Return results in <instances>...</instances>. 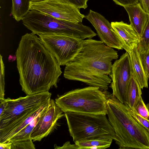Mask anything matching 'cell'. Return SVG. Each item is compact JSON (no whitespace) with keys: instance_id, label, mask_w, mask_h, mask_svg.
I'll use <instances>...</instances> for the list:
<instances>
[{"instance_id":"cell-13","label":"cell","mask_w":149,"mask_h":149,"mask_svg":"<svg viewBox=\"0 0 149 149\" xmlns=\"http://www.w3.org/2000/svg\"><path fill=\"white\" fill-rule=\"evenodd\" d=\"M111 24L119 39L123 49L129 53L137 47L139 39V36L130 24L120 22H112Z\"/></svg>"},{"instance_id":"cell-8","label":"cell","mask_w":149,"mask_h":149,"mask_svg":"<svg viewBox=\"0 0 149 149\" xmlns=\"http://www.w3.org/2000/svg\"><path fill=\"white\" fill-rule=\"evenodd\" d=\"M45 47L54 56L60 66L65 65L81 50L83 40L60 34H39Z\"/></svg>"},{"instance_id":"cell-23","label":"cell","mask_w":149,"mask_h":149,"mask_svg":"<svg viewBox=\"0 0 149 149\" xmlns=\"http://www.w3.org/2000/svg\"><path fill=\"white\" fill-rule=\"evenodd\" d=\"M135 110L141 116L149 120V111L141 97L136 106Z\"/></svg>"},{"instance_id":"cell-1","label":"cell","mask_w":149,"mask_h":149,"mask_svg":"<svg viewBox=\"0 0 149 149\" xmlns=\"http://www.w3.org/2000/svg\"><path fill=\"white\" fill-rule=\"evenodd\" d=\"M15 55L19 83L27 95L57 87L62 73L60 65L36 34L27 33L22 36Z\"/></svg>"},{"instance_id":"cell-17","label":"cell","mask_w":149,"mask_h":149,"mask_svg":"<svg viewBox=\"0 0 149 149\" xmlns=\"http://www.w3.org/2000/svg\"><path fill=\"white\" fill-rule=\"evenodd\" d=\"M112 139L94 138L83 139L74 141L78 149H106L110 146Z\"/></svg>"},{"instance_id":"cell-28","label":"cell","mask_w":149,"mask_h":149,"mask_svg":"<svg viewBox=\"0 0 149 149\" xmlns=\"http://www.w3.org/2000/svg\"><path fill=\"white\" fill-rule=\"evenodd\" d=\"M117 4L124 7L133 5L139 2V0H113Z\"/></svg>"},{"instance_id":"cell-26","label":"cell","mask_w":149,"mask_h":149,"mask_svg":"<svg viewBox=\"0 0 149 149\" xmlns=\"http://www.w3.org/2000/svg\"><path fill=\"white\" fill-rule=\"evenodd\" d=\"M130 110L132 115L149 132V120L141 116L136 112L135 110H133L130 109Z\"/></svg>"},{"instance_id":"cell-9","label":"cell","mask_w":149,"mask_h":149,"mask_svg":"<svg viewBox=\"0 0 149 149\" xmlns=\"http://www.w3.org/2000/svg\"><path fill=\"white\" fill-rule=\"evenodd\" d=\"M30 10H35L58 19L81 23L85 15L68 0H45L31 2Z\"/></svg>"},{"instance_id":"cell-16","label":"cell","mask_w":149,"mask_h":149,"mask_svg":"<svg viewBox=\"0 0 149 149\" xmlns=\"http://www.w3.org/2000/svg\"><path fill=\"white\" fill-rule=\"evenodd\" d=\"M141 89L133 73L128 86L126 96V104L131 110H135L136 105L142 97Z\"/></svg>"},{"instance_id":"cell-30","label":"cell","mask_w":149,"mask_h":149,"mask_svg":"<svg viewBox=\"0 0 149 149\" xmlns=\"http://www.w3.org/2000/svg\"><path fill=\"white\" fill-rule=\"evenodd\" d=\"M139 2L143 10L149 13V0H139Z\"/></svg>"},{"instance_id":"cell-10","label":"cell","mask_w":149,"mask_h":149,"mask_svg":"<svg viewBox=\"0 0 149 149\" xmlns=\"http://www.w3.org/2000/svg\"><path fill=\"white\" fill-rule=\"evenodd\" d=\"M133 73L130 55L127 52L112 64L109 75L112 80L110 86L112 94L125 104L127 88Z\"/></svg>"},{"instance_id":"cell-22","label":"cell","mask_w":149,"mask_h":149,"mask_svg":"<svg viewBox=\"0 0 149 149\" xmlns=\"http://www.w3.org/2000/svg\"><path fill=\"white\" fill-rule=\"evenodd\" d=\"M31 139L12 142L11 149H35L36 148Z\"/></svg>"},{"instance_id":"cell-25","label":"cell","mask_w":149,"mask_h":149,"mask_svg":"<svg viewBox=\"0 0 149 149\" xmlns=\"http://www.w3.org/2000/svg\"><path fill=\"white\" fill-rule=\"evenodd\" d=\"M141 63L145 73L149 79V49L139 53Z\"/></svg>"},{"instance_id":"cell-18","label":"cell","mask_w":149,"mask_h":149,"mask_svg":"<svg viewBox=\"0 0 149 149\" xmlns=\"http://www.w3.org/2000/svg\"><path fill=\"white\" fill-rule=\"evenodd\" d=\"M49 101H50L34 111L15 129L2 138L0 139V143H4L8 141L11 138L27 125L47 108L49 104Z\"/></svg>"},{"instance_id":"cell-33","label":"cell","mask_w":149,"mask_h":149,"mask_svg":"<svg viewBox=\"0 0 149 149\" xmlns=\"http://www.w3.org/2000/svg\"><path fill=\"white\" fill-rule=\"evenodd\" d=\"M31 2H38L43 1L45 0H30Z\"/></svg>"},{"instance_id":"cell-15","label":"cell","mask_w":149,"mask_h":149,"mask_svg":"<svg viewBox=\"0 0 149 149\" xmlns=\"http://www.w3.org/2000/svg\"><path fill=\"white\" fill-rule=\"evenodd\" d=\"M133 70V74L141 89L148 88V78L143 70L137 47L128 53Z\"/></svg>"},{"instance_id":"cell-12","label":"cell","mask_w":149,"mask_h":149,"mask_svg":"<svg viewBox=\"0 0 149 149\" xmlns=\"http://www.w3.org/2000/svg\"><path fill=\"white\" fill-rule=\"evenodd\" d=\"M84 18L95 29L101 40L107 46L118 49H123L122 45L112 28L111 23L100 14L90 10Z\"/></svg>"},{"instance_id":"cell-27","label":"cell","mask_w":149,"mask_h":149,"mask_svg":"<svg viewBox=\"0 0 149 149\" xmlns=\"http://www.w3.org/2000/svg\"><path fill=\"white\" fill-rule=\"evenodd\" d=\"M73 5L80 9L86 8L87 7V2L88 0H68Z\"/></svg>"},{"instance_id":"cell-14","label":"cell","mask_w":149,"mask_h":149,"mask_svg":"<svg viewBox=\"0 0 149 149\" xmlns=\"http://www.w3.org/2000/svg\"><path fill=\"white\" fill-rule=\"evenodd\" d=\"M123 7L129 16L130 25L139 39L149 19V13L143 10L139 2Z\"/></svg>"},{"instance_id":"cell-2","label":"cell","mask_w":149,"mask_h":149,"mask_svg":"<svg viewBox=\"0 0 149 149\" xmlns=\"http://www.w3.org/2000/svg\"><path fill=\"white\" fill-rule=\"evenodd\" d=\"M118 57L117 51L101 40H83L81 51L65 65L64 77L107 91L112 81V61Z\"/></svg>"},{"instance_id":"cell-6","label":"cell","mask_w":149,"mask_h":149,"mask_svg":"<svg viewBox=\"0 0 149 149\" xmlns=\"http://www.w3.org/2000/svg\"><path fill=\"white\" fill-rule=\"evenodd\" d=\"M64 113L74 141L94 138L115 139L114 130L106 115L72 112Z\"/></svg>"},{"instance_id":"cell-21","label":"cell","mask_w":149,"mask_h":149,"mask_svg":"<svg viewBox=\"0 0 149 149\" xmlns=\"http://www.w3.org/2000/svg\"><path fill=\"white\" fill-rule=\"evenodd\" d=\"M137 47L139 53L149 49V19L139 38Z\"/></svg>"},{"instance_id":"cell-11","label":"cell","mask_w":149,"mask_h":149,"mask_svg":"<svg viewBox=\"0 0 149 149\" xmlns=\"http://www.w3.org/2000/svg\"><path fill=\"white\" fill-rule=\"evenodd\" d=\"M63 113L55 101L51 99L48 107L33 129L31 139L33 141H40L47 136L54 130L58 120L64 116Z\"/></svg>"},{"instance_id":"cell-4","label":"cell","mask_w":149,"mask_h":149,"mask_svg":"<svg viewBox=\"0 0 149 149\" xmlns=\"http://www.w3.org/2000/svg\"><path fill=\"white\" fill-rule=\"evenodd\" d=\"M23 24L32 33L39 34H60L84 40L96 33L89 27L77 23L60 19L35 10H30L22 20Z\"/></svg>"},{"instance_id":"cell-20","label":"cell","mask_w":149,"mask_h":149,"mask_svg":"<svg viewBox=\"0 0 149 149\" xmlns=\"http://www.w3.org/2000/svg\"><path fill=\"white\" fill-rule=\"evenodd\" d=\"M43 111L40 113L27 125L11 138L8 141L13 142L31 139L30 135L31 133L37 123L39 120Z\"/></svg>"},{"instance_id":"cell-19","label":"cell","mask_w":149,"mask_h":149,"mask_svg":"<svg viewBox=\"0 0 149 149\" xmlns=\"http://www.w3.org/2000/svg\"><path fill=\"white\" fill-rule=\"evenodd\" d=\"M11 13L17 22L22 20L30 10V0H12Z\"/></svg>"},{"instance_id":"cell-31","label":"cell","mask_w":149,"mask_h":149,"mask_svg":"<svg viewBox=\"0 0 149 149\" xmlns=\"http://www.w3.org/2000/svg\"><path fill=\"white\" fill-rule=\"evenodd\" d=\"M0 116L3 113L7 105V101L6 99L0 100Z\"/></svg>"},{"instance_id":"cell-5","label":"cell","mask_w":149,"mask_h":149,"mask_svg":"<svg viewBox=\"0 0 149 149\" xmlns=\"http://www.w3.org/2000/svg\"><path fill=\"white\" fill-rule=\"evenodd\" d=\"M106 92L98 87L91 86L77 88L58 95L55 102L64 113L72 112L106 115L108 97Z\"/></svg>"},{"instance_id":"cell-29","label":"cell","mask_w":149,"mask_h":149,"mask_svg":"<svg viewBox=\"0 0 149 149\" xmlns=\"http://www.w3.org/2000/svg\"><path fill=\"white\" fill-rule=\"evenodd\" d=\"M55 149H78V146L76 144H71L69 141L65 143L62 146H58L56 145H54Z\"/></svg>"},{"instance_id":"cell-32","label":"cell","mask_w":149,"mask_h":149,"mask_svg":"<svg viewBox=\"0 0 149 149\" xmlns=\"http://www.w3.org/2000/svg\"><path fill=\"white\" fill-rule=\"evenodd\" d=\"M12 142L8 141L4 143H0V149H11Z\"/></svg>"},{"instance_id":"cell-3","label":"cell","mask_w":149,"mask_h":149,"mask_svg":"<svg viewBox=\"0 0 149 149\" xmlns=\"http://www.w3.org/2000/svg\"><path fill=\"white\" fill-rule=\"evenodd\" d=\"M108 120L120 149H149V132L131 114L130 109L112 94L107 102Z\"/></svg>"},{"instance_id":"cell-24","label":"cell","mask_w":149,"mask_h":149,"mask_svg":"<svg viewBox=\"0 0 149 149\" xmlns=\"http://www.w3.org/2000/svg\"><path fill=\"white\" fill-rule=\"evenodd\" d=\"M0 100H3L5 95V66L2 56L0 54Z\"/></svg>"},{"instance_id":"cell-7","label":"cell","mask_w":149,"mask_h":149,"mask_svg":"<svg viewBox=\"0 0 149 149\" xmlns=\"http://www.w3.org/2000/svg\"><path fill=\"white\" fill-rule=\"evenodd\" d=\"M51 95L47 91L15 99H6L7 105L0 116V132L6 134L14 130L33 112L49 101Z\"/></svg>"}]
</instances>
